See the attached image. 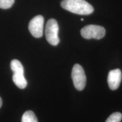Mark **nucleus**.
<instances>
[{
	"instance_id": "obj_1",
	"label": "nucleus",
	"mask_w": 122,
	"mask_h": 122,
	"mask_svg": "<svg viewBox=\"0 0 122 122\" xmlns=\"http://www.w3.org/2000/svg\"><path fill=\"white\" fill-rule=\"evenodd\" d=\"M61 6L65 10L79 15H89L93 13L92 6L85 0H62Z\"/></svg>"
},
{
	"instance_id": "obj_2",
	"label": "nucleus",
	"mask_w": 122,
	"mask_h": 122,
	"mask_svg": "<svg viewBox=\"0 0 122 122\" xmlns=\"http://www.w3.org/2000/svg\"><path fill=\"white\" fill-rule=\"evenodd\" d=\"M59 26L56 19L49 20L46 25L45 36L48 42L51 45L56 46L59 44Z\"/></svg>"
},
{
	"instance_id": "obj_3",
	"label": "nucleus",
	"mask_w": 122,
	"mask_h": 122,
	"mask_svg": "<svg viewBox=\"0 0 122 122\" xmlns=\"http://www.w3.org/2000/svg\"><path fill=\"white\" fill-rule=\"evenodd\" d=\"M106 30L103 27L97 25H88L81 29V35L86 39L100 40L104 37Z\"/></svg>"
},
{
	"instance_id": "obj_4",
	"label": "nucleus",
	"mask_w": 122,
	"mask_h": 122,
	"mask_svg": "<svg viewBox=\"0 0 122 122\" xmlns=\"http://www.w3.org/2000/svg\"><path fill=\"white\" fill-rule=\"evenodd\" d=\"M71 76L75 87L78 91L84 89L86 85V76L83 68L79 64H75L73 67Z\"/></svg>"
},
{
	"instance_id": "obj_5",
	"label": "nucleus",
	"mask_w": 122,
	"mask_h": 122,
	"mask_svg": "<svg viewBox=\"0 0 122 122\" xmlns=\"http://www.w3.org/2000/svg\"><path fill=\"white\" fill-rule=\"evenodd\" d=\"M44 19L42 15H37L30 22L28 29L30 33L36 38L41 37L43 35Z\"/></svg>"
},
{
	"instance_id": "obj_6",
	"label": "nucleus",
	"mask_w": 122,
	"mask_h": 122,
	"mask_svg": "<svg viewBox=\"0 0 122 122\" xmlns=\"http://www.w3.org/2000/svg\"><path fill=\"white\" fill-rule=\"evenodd\" d=\"M122 78V72L119 69H115L110 71L107 77L109 88L111 90L118 89L121 83Z\"/></svg>"
},
{
	"instance_id": "obj_7",
	"label": "nucleus",
	"mask_w": 122,
	"mask_h": 122,
	"mask_svg": "<svg viewBox=\"0 0 122 122\" xmlns=\"http://www.w3.org/2000/svg\"><path fill=\"white\" fill-rule=\"evenodd\" d=\"M13 80L20 89H24L27 85V81L24 77V74H14Z\"/></svg>"
},
{
	"instance_id": "obj_8",
	"label": "nucleus",
	"mask_w": 122,
	"mask_h": 122,
	"mask_svg": "<svg viewBox=\"0 0 122 122\" xmlns=\"http://www.w3.org/2000/svg\"><path fill=\"white\" fill-rule=\"evenodd\" d=\"M10 67L14 74H24L23 66L21 62L17 59L12 60Z\"/></svg>"
},
{
	"instance_id": "obj_9",
	"label": "nucleus",
	"mask_w": 122,
	"mask_h": 122,
	"mask_svg": "<svg viewBox=\"0 0 122 122\" xmlns=\"http://www.w3.org/2000/svg\"><path fill=\"white\" fill-rule=\"evenodd\" d=\"M22 122H38L34 112L32 111H27L22 116Z\"/></svg>"
},
{
	"instance_id": "obj_10",
	"label": "nucleus",
	"mask_w": 122,
	"mask_h": 122,
	"mask_svg": "<svg viewBox=\"0 0 122 122\" xmlns=\"http://www.w3.org/2000/svg\"><path fill=\"white\" fill-rule=\"evenodd\" d=\"M122 119V114L120 112H116L112 114L107 119L106 122H120Z\"/></svg>"
},
{
	"instance_id": "obj_11",
	"label": "nucleus",
	"mask_w": 122,
	"mask_h": 122,
	"mask_svg": "<svg viewBox=\"0 0 122 122\" xmlns=\"http://www.w3.org/2000/svg\"><path fill=\"white\" fill-rule=\"evenodd\" d=\"M15 0H0V8L7 9L10 8L14 4Z\"/></svg>"
},
{
	"instance_id": "obj_12",
	"label": "nucleus",
	"mask_w": 122,
	"mask_h": 122,
	"mask_svg": "<svg viewBox=\"0 0 122 122\" xmlns=\"http://www.w3.org/2000/svg\"><path fill=\"white\" fill-rule=\"evenodd\" d=\"M2 105V99H1V97H0V108H1Z\"/></svg>"
},
{
	"instance_id": "obj_13",
	"label": "nucleus",
	"mask_w": 122,
	"mask_h": 122,
	"mask_svg": "<svg viewBox=\"0 0 122 122\" xmlns=\"http://www.w3.org/2000/svg\"><path fill=\"white\" fill-rule=\"evenodd\" d=\"M81 21H83V20H84V19H81Z\"/></svg>"
}]
</instances>
